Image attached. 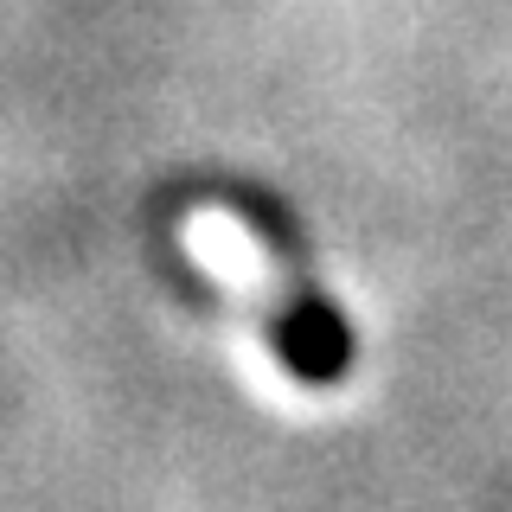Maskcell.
Returning <instances> with one entry per match:
<instances>
[{"mask_svg": "<svg viewBox=\"0 0 512 512\" xmlns=\"http://www.w3.org/2000/svg\"><path fill=\"white\" fill-rule=\"evenodd\" d=\"M192 237H199V250H212V263L256 301L263 333L276 340L282 365L301 384H340L352 372L346 320L320 295V282L308 276V263H301V250H295V231H288L269 205H256V212H218L212 237H205V224Z\"/></svg>", "mask_w": 512, "mask_h": 512, "instance_id": "1", "label": "cell"}]
</instances>
